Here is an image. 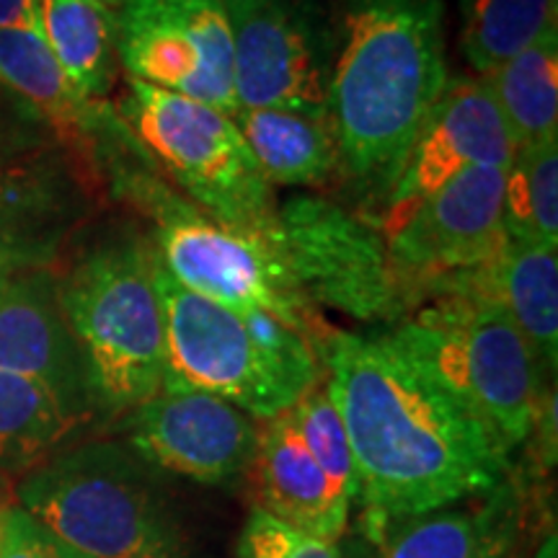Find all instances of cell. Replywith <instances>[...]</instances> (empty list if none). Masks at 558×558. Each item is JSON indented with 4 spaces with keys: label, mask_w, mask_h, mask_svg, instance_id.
<instances>
[{
    "label": "cell",
    "mask_w": 558,
    "mask_h": 558,
    "mask_svg": "<svg viewBox=\"0 0 558 558\" xmlns=\"http://www.w3.org/2000/svg\"><path fill=\"white\" fill-rule=\"evenodd\" d=\"M386 333L460 399L507 456L527 442L546 390L533 347L505 308L435 298Z\"/></svg>",
    "instance_id": "52a82bcc"
},
{
    "label": "cell",
    "mask_w": 558,
    "mask_h": 558,
    "mask_svg": "<svg viewBox=\"0 0 558 558\" xmlns=\"http://www.w3.org/2000/svg\"><path fill=\"white\" fill-rule=\"evenodd\" d=\"M279 241L311 303L365 324H401L411 313L388 246L373 220L318 194H292L277 207Z\"/></svg>",
    "instance_id": "9c48e42d"
},
{
    "label": "cell",
    "mask_w": 558,
    "mask_h": 558,
    "mask_svg": "<svg viewBox=\"0 0 558 558\" xmlns=\"http://www.w3.org/2000/svg\"><path fill=\"white\" fill-rule=\"evenodd\" d=\"M556 29V0H460V47L484 75Z\"/></svg>",
    "instance_id": "603a6c76"
},
{
    "label": "cell",
    "mask_w": 558,
    "mask_h": 558,
    "mask_svg": "<svg viewBox=\"0 0 558 558\" xmlns=\"http://www.w3.org/2000/svg\"><path fill=\"white\" fill-rule=\"evenodd\" d=\"M518 145L484 78L448 83L411 145L401 177L383 207L378 230L386 233L409 218L429 194L460 173L494 166L509 169Z\"/></svg>",
    "instance_id": "5bb4252c"
},
{
    "label": "cell",
    "mask_w": 558,
    "mask_h": 558,
    "mask_svg": "<svg viewBox=\"0 0 558 558\" xmlns=\"http://www.w3.org/2000/svg\"><path fill=\"white\" fill-rule=\"evenodd\" d=\"M235 124L271 186L324 190L344 177L331 117L292 109H241Z\"/></svg>",
    "instance_id": "d6986e66"
},
{
    "label": "cell",
    "mask_w": 558,
    "mask_h": 558,
    "mask_svg": "<svg viewBox=\"0 0 558 558\" xmlns=\"http://www.w3.org/2000/svg\"><path fill=\"white\" fill-rule=\"evenodd\" d=\"M41 37L73 88L104 101L117 78V21L101 0H39Z\"/></svg>",
    "instance_id": "ffe728a7"
},
{
    "label": "cell",
    "mask_w": 558,
    "mask_h": 558,
    "mask_svg": "<svg viewBox=\"0 0 558 558\" xmlns=\"http://www.w3.org/2000/svg\"><path fill=\"white\" fill-rule=\"evenodd\" d=\"M58 300L86 365L90 407L124 416L158 393L166 324L148 241L122 233L88 251Z\"/></svg>",
    "instance_id": "277c9868"
},
{
    "label": "cell",
    "mask_w": 558,
    "mask_h": 558,
    "mask_svg": "<svg viewBox=\"0 0 558 558\" xmlns=\"http://www.w3.org/2000/svg\"><path fill=\"white\" fill-rule=\"evenodd\" d=\"M83 418L45 383L0 369V463L9 469L37 463Z\"/></svg>",
    "instance_id": "7402d4cb"
},
{
    "label": "cell",
    "mask_w": 558,
    "mask_h": 558,
    "mask_svg": "<svg viewBox=\"0 0 558 558\" xmlns=\"http://www.w3.org/2000/svg\"><path fill=\"white\" fill-rule=\"evenodd\" d=\"M0 277H3V275H0Z\"/></svg>",
    "instance_id": "836d02e7"
},
{
    "label": "cell",
    "mask_w": 558,
    "mask_h": 558,
    "mask_svg": "<svg viewBox=\"0 0 558 558\" xmlns=\"http://www.w3.org/2000/svg\"><path fill=\"white\" fill-rule=\"evenodd\" d=\"M320 360L352 445L354 501L373 541L507 478L509 456L492 432L388 333L331 329Z\"/></svg>",
    "instance_id": "6da1fadb"
},
{
    "label": "cell",
    "mask_w": 558,
    "mask_h": 558,
    "mask_svg": "<svg viewBox=\"0 0 558 558\" xmlns=\"http://www.w3.org/2000/svg\"><path fill=\"white\" fill-rule=\"evenodd\" d=\"M19 507L86 558H194L156 469L124 442H88L21 481Z\"/></svg>",
    "instance_id": "8992f818"
},
{
    "label": "cell",
    "mask_w": 558,
    "mask_h": 558,
    "mask_svg": "<svg viewBox=\"0 0 558 558\" xmlns=\"http://www.w3.org/2000/svg\"><path fill=\"white\" fill-rule=\"evenodd\" d=\"M124 445L150 469L209 486L246 476L259 424L205 390L160 386L122 416Z\"/></svg>",
    "instance_id": "4fadbf2b"
},
{
    "label": "cell",
    "mask_w": 558,
    "mask_h": 558,
    "mask_svg": "<svg viewBox=\"0 0 558 558\" xmlns=\"http://www.w3.org/2000/svg\"><path fill=\"white\" fill-rule=\"evenodd\" d=\"M104 5H109V9H120V5L124 3V0H101Z\"/></svg>",
    "instance_id": "d6a6232c"
},
{
    "label": "cell",
    "mask_w": 558,
    "mask_h": 558,
    "mask_svg": "<svg viewBox=\"0 0 558 558\" xmlns=\"http://www.w3.org/2000/svg\"><path fill=\"white\" fill-rule=\"evenodd\" d=\"M114 21L117 60L128 78L239 114L222 0H124Z\"/></svg>",
    "instance_id": "8fae6325"
},
{
    "label": "cell",
    "mask_w": 558,
    "mask_h": 558,
    "mask_svg": "<svg viewBox=\"0 0 558 558\" xmlns=\"http://www.w3.org/2000/svg\"><path fill=\"white\" fill-rule=\"evenodd\" d=\"M50 150L0 169V275L52 262L78 215V190Z\"/></svg>",
    "instance_id": "ac0fdd59"
},
{
    "label": "cell",
    "mask_w": 558,
    "mask_h": 558,
    "mask_svg": "<svg viewBox=\"0 0 558 558\" xmlns=\"http://www.w3.org/2000/svg\"><path fill=\"white\" fill-rule=\"evenodd\" d=\"M518 150L558 140V32L484 75Z\"/></svg>",
    "instance_id": "44dd1931"
},
{
    "label": "cell",
    "mask_w": 558,
    "mask_h": 558,
    "mask_svg": "<svg viewBox=\"0 0 558 558\" xmlns=\"http://www.w3.org/2000/svg\"><path fill=\"white\" fill-rule=\"evenodd\" d=\"M0 369L45 383L83 416L94 411L81 349L47 275L0 277Z\"/></svg>",
    "instance_id": "9a60e30c"
},
{
    "label": "cell",
    "mask_w": 558,
    "mask_h": 558,
    "mask_svg": "<svg viewBox=\"0 0 558 558\" xmlns=\"http://www.w3.org/2000/svg\"><path fill=\"white\" fill-rule=\"evenodd\" d=\"M47 124L32 104L0 83V169L47 150Z\"/></svg>",
    "instance_id": "f1b7e54d"
},
{
    "label": "cell",
    "mask_w": 558,
    "mask_h": 558,
    "mask_svg": "<svg viewBox=\"0 0 558 558\" xmlns=\"http://www.w3.org/2000/svg\"><path fill=\"white\" fill-rule=\"evenodd\" d=\"M448 83L442 0H341L331 122L344 177L367 202L386 207Z\"/></svg>",
    "instance_id": "7a4b0ae2"
},
{
    "label": "cell",
    "mask_w": 558,
    "mask_h": 558,
    "mask_svg": "<svg viewBox=\"0 0 558 558\" xmlns=\"http://www.w3.org/2000/svg\"><path fill=\"white\" fill-rule=\"evenodd\" d=\"M288 416L313 460L320 465V471L354 505V499H357V469H354L352 445H349L344 422L333 407L326 380H320L308 393L300 396L288 409Z\"/></svg>",
    "instance_id": "d4e9b609"
},
{
    "label": "cell",
    "mask_w": 558,
    "mask_h": 558,
    "mask_svg": "<svg viewBox=\"0 0 558 558\" xmlns=\"http://www.w3.org/2000/svg\"><path fill=\"white\" fill-rule=\"evenodd\" d=\"M120 117L181 197L209 220L279 241L275 186L264 179L235 117L128 78Z\"/></svg>",
    "instance_id": "ba28073f"
},
{
    "label": "cell",
    "mask_w": 558,
    "mask_h": 558,
    "mask_svg": "<svg viewBox=\"0 0 558 558\" xmlns=\"http://www.w3.org/2000/svg\"><path fill=\"white\" fill-rule=\"evenodd\" d=\"M150 158L114 173L117 192L153 220V254L181 288L228 305L256 308L324 347L331 329L292 275L282 243L239 233L209 220L158 179Z\"/></svg>",
    "instance_id": "5b68a950"
},
{
    "label": "cell",
    "mask_w": 558,
    "mask_h": 558,
    "mask_svg": "<svg viewBox=\"0 0 558 558\" xmlns=\"http://www.w3.org/2000/svg\"><path fill=\"white\" fill-rule=\"evenodd\" d=\"M0 29H39V0H0Z\"/></svg>",
    "instance_id": "4dcf8cb0"
},
{
    "label": "cell",
    "mask_w": 558,
    "mask_h": 558,
    "mask_svg": "<svg viewBox=\"0 0 558 558\" xmlns=\"http://www.w3.org/2000/svg\"><path fill=\"white\" fill-rule=\"evenodd\" d=\"M535 558H558V538H556V530H550L546 538H543L541 548L535 550Z\"/></svg>",
    "instance_id": "1f68e13d"
},
{
    "label": "cell",
    "mask_w": 558,
    "mask_h": 558,
    "mask_svg": "<svg viewBox=\"0 0 558 558\" xmlns=\"http://www.w3.org/2000/svg\"><path fill=\"white\" fill-rule=\"evenodd\" d=\"M0 558H86L62 543L24 507L0 509Z\"/></svg>",
    "instance_id": "f546056e"
},
{
    "label": "cell",
    "mask_w": 558,
    "mask_h": 558,
    "mask_svg": "<svg viewBox=\"0 0 558 558\" xmlns=\"http://www.w3.org/2000/svg\"><path fill=\"white\" fill-rule=\"evenodd\" d=\"M505 179L507 169L494 166L460 173L383 233L411 311L439 279L478 267L505 246Z\"/></svg>",
    "instance_id": "7c38bea8"
},
{
    "label": "cell",
    "mask_w": 558,
    "mask_h": 558,
    "mask_svg": "<svg viewBox=\"0 0 558 558\" xmlns=\"http://www.w3.org/2000/svg\"><path fill=\"white\" fill-rule=\"evenodd\" d=\"M248 478L264 512L308 538L337 543L344 533L352 499L320 471L303 439L292 427L288 411L259 427Z\"/></svg>",
    "instance_id": "e0dca14e"
},
{
    "label": "cell",
    "mask_w": 558,
    "mask_h": 558,
    "mask_svg": "<svg viewBox=\"0 0 558 558\" xmlns=\"http://www.w3.org/2000/svg\"><path fill=\"white\" fill-rule=\"evenodd\" d=\"M241 558H344L337 543L308 538L264 509H254L241 535Z\"/></svg>",
    "instance_id": "4316f807"
},
{
    "label": "cell",
    "mask_w": 558,
    "mask_h": 558,
    "mask_svg": "<svg viewBox=\"0 0 558 558\" xmlns=\"http://www.w3.org/2000/svg\"><path fill=\"white\" fill-rule=\"evenodd\" d=\"M476 518L458 509H437L403 520L375 541L378 558H469Z\"/></svg>",
    "instance_id": "484cf974"
},
{
    "label": "cell",
    "mask_w": 558,
    "mask_h": 558,
    "mask_svg": "<svg viewBox=\"0 0 558 558\" xmlns=\"http://www.w3.org/2000/svg\"><path fill=\"white\" fill-rule=\"evenodd\" d=\"M488 300L509 313L533 347L541 367L556 373L558 362V254L538 243L507 235L492 259L432 284L427 300Z\"/></svg>",
    "instance_id": "2e32d148"
},
{
    "label": "cell",
    "mask_w": 558,
    "mask_h": 558,
    "mask_svg": "<svg viewBox=\"0 0 558 558\" xmlns=\"http://www.w3.org/2000/svg\"><path fill=\"white\" fill-rule=\"evenodd\" d=\"M505 230L512 241L558 248V140L518 150L509 163Z\"/></svg>",
    "instance_id": "cb8c5ba5"
},
{
    "label": "cell",
    "mask_w": 558,
    "mask_h": 558,
    "mask_svg": "<svg viewBox=\"0 0 558 558\" xmlns=\"http://www.w3.org/2000/svg\"><path fill=\"white\" fill-rule=\"evenodd\" d=\"M241 109L331 117L337 21L324 0H222Z\"/></svg>",
    "instance_id": "30bf717a"
},
{
    "label": "cell",
    "mask_w": 558,
    "mask_h": 558,
    "mask_svg": "<svg viewBox=\"0 0 558 558\" xmlns=\"http://www.w3.org/2000/svg\"><path fill=\"white\" fill-rule=\"evenodd\" d=\"M156 284L166 324L163 386L205 390L267 422L324 380L318 347L284 320L181 288L158 259Z\"/></svg>",
    "instance_id": "3957f363"
},
{
    "label": "cell",
    "mask_w": 558,
    "mask_h": 558,
    "mask_svg": "<svg viewBox=\"0 0 558 558\" xmlns=\"http://www.w3.org/2000/svg\"><path fill=\"white\" fill-rule=\"evenodd\" d=\"M522 507L507 478L488 492V505L476 514V535L469 558H518Z\"/></svg>",
    "instance_id": "83f0119b"
}]
</instances>
